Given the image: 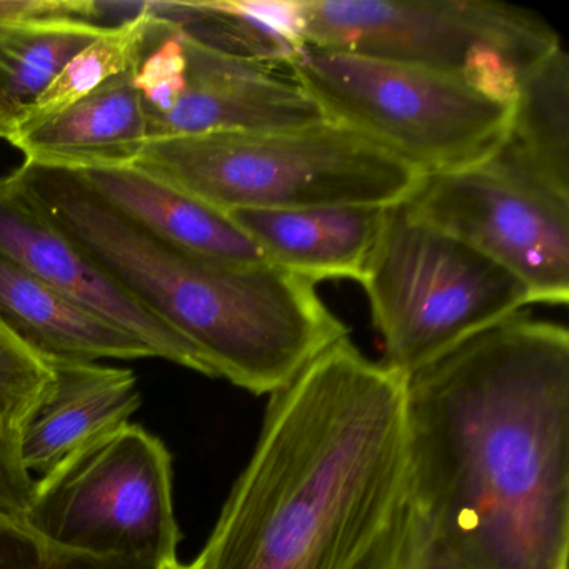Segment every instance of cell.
<instances>
[{
    "label": "cell",
    "mask_w": 569,
    "mask_h": 569,
    "mask_svg": "<svg viewBox=\"0 0 569 569\" xmlns=\"http://www.w3.org/2000/svg\"><path fill=\"white\" fill-rule=\"evenodd\" d=\"M409 501L472 569H568L569 332L519 312L406 379Z\"/></svg>",
    "instance_id": "obj_1"
},
{
    "label": "cell",
    "mask_w": 569,
    "mask_h": 569,
    "mask_svg": "<svg viewBox=\"0 0 569 569\" xmlns=\"http://www.w3.org/2000/svg\"><path fill=\"white\" fill-rule=\"evenodd\" d=\"M406 378L342 338L269 398L198 569H351L408 499Z\"/></svg>",
    "instance_id": "obj_2"
},
{
    "label": "cell",
    "mask_w": 569,
    "mask_h": 569,
    "mask_svg": "<svg viewBox=\"0 0 569 569\" xmlns=\"http://www.w3.org/2000/svg\"><path fill=\"white\" fill-rule=\"evenodd\" d=\"M12 174L136 301L198 349L214 378L271 396L349 336L309 279L269 262L221 264L171 248L72 172L24 162Z\"/></svg>",
    "instance_id": "obj_3"
},
{
    "label": "cell",
    "mask_w": 569,
    "mask_h": 569,
    "mask_svg": "<svg viewBox=\"0 0 569 569\" xmlns=\"http://www.w3.org/2000/svg\"><path fill=\"white\" fill-rule=\"evenodd\" d=\"M131 168L224 212L389 208L409 201L426 179L385 149L328 121L278 131L149 139Z\"/></svg>",
    "instance_id": "obj_4"
},
{
    "label": "cell",
    "mask_w": 569,
    "mask_h": 569,
    "mask_svg": "<svg viewBox=\"0 0 569 569\" xmlns=\"http://www.w3.org/2000/svg\"><path fill=\"white\" fill-rule=\"evenodd\" d=\"M286 66L325 121L425 178L479 164L508 128L511 101L455 76L311 46Z\"/></svg>",
    "instance_id": "obj_5"
},
{
    "label": "cell",
    "mask_w": 569,
    "mask_h": 569,
    "mask_svg": "<svg viewBox=\"0 0 569 569\" xmlns=\"http://www.w3.org/2000/svg\"><path fill=\"white\" fill-rule=\"evenodd\" d=\"M359 284L385 346L382 365L406 379L532 305L516 276L415 218L406 202L382 209Z\"/></svg>",
    "instance_id": "obj_6"
},
{
    "label": "cell",
    "mask_w": 569,
    "mask_h": 569,
    "mask_svg": "<svg viewBox=\"0 0 569 569\" xmlns=\"http://www.w3.org/2000/svg\"><path fill=\"white\" fill-rule=\"evenodd\" d=\"M306 46L418 66L511 101L561 46L538 12L492 0H301Z\"/></svg>",
    "instance_id": "obj_7"
},
{
    "label": "cell",
    "mask_w": 569,
    "mask_h": 569,
    "mask_svg": "<svg viewBox=\"0 0 569 569\" xmlns=\"http://www.w3.org/2000/svg\"><path fill=\"white\" fill-rule=\"evenodd\" d=\"M26 531L64 551L174 561L181 531L164 442L129 422L76 452L39 479Z\"/></svg>",
    "instance_id": "obj_8"
},
{
    "label": "cell",
    "mask_w": 569,
    "mask_h": 569,
    "mask_svg": "<svg viewBox=\"0 0 569 569\" xmlns=\"http://www.w3.org/2000/svg\"><path fill=\"white\" fill-rule=\"evenodd\" d=\"M406 208L516 276L532 305H568L569 206L485 159L429 176Z\"/></svg>",
    "instance_id": "obj_9"
},
{
    "label": "cell",
    "mask_w": 569,
    "mask_h": 569,
    "mask_svg": "<svg viewBox=\"0 0 569 569\" xmlns=\"http://www.w3.org/2000/svg\"><path fill=\"white\" fill-rule=\"evenodd\" d=\"M0 254L88 311L131 332L156 358L214 378L198 349L136 301L88 249L49 218L14 174L0 178Z\"/></svg>",
    "instance_id": "obj_10"
},
{
    "label": "cell",
    "mask_w": 569,
    "mask_h": 569,
    "mask_svg": "<svg viewBox=\"0 0 569 569\" xmlns=\"http://www.w3.org/2000/svg\"><path fill=\"white\" fill-rule=\"evenodd\" d=\"M186 82L169 111L149 119V139L208 132L278 131L325 121L318 106L272 66L226 54L182 31Z\"/></svg>",
    "instance_id": "obj_11"
},
{
    "label": "cell",
    "mask_w": 569,
    "mask_h": 569,
    "mask_svg": "<svg viewBox=\"0 0 569 569\" xmlns=\"http://www.w3.org/2000/svg\"><path fill=\"white\" fill-rule=\"evenodd\" d=\"M54 388L26 422L19 455L42 478L76 452L129 425L141 408L138 376L99 362L54 361Z\"/></svg>",
    "instance_id": "obj_12"
},
{
    "label": "cell",
    "mask_w": 569,
    "mask_h": 569,
    "mask_svg": "<svg viewBox=\"0 0 569 569\" xmlns=\"http://www.w3.org/2000/svg\"><path fill=\"white\" fill-rule=\"evenodd\" d=\"M72 174L109 208L171 248L221 264L269 262L228 212L169 182L131 166Z\"/></svg>",
    "instance_id": "obj_13"
},
{
    "label": "cell",
    "mask_w": 569,
    "mask_h": 569,
    "mask_svg": "<svg viewBox=\"0 0 569 569\" xmlns=\"http://www.w3.org/2000/svg\"><path fill=\"white\" fill-rule=\"evenodd\" d=\"M382 209L318 206L298 209H238L232 221L272 266L309 281L352 279L365 271Z\"/></svg>",
    "instance_id": "obj_14"
},
{
    "label": "cell",
    "mask_w": 569,
    "mask_h": 569,
    "mask_svg": "<svg viewBox=\"0 0 569 569\" xmlns=\"http://www.w3.org/2000/svg\"><path fill=\"white\" fill-rule=\"evenodd\" d=\"M134 71L111 79L9 142L22 152L26 164L39 168L78 172L131 166L149 141L144 106L132 84Z\"/></svg>",
    "instance_id": "obj_15"
},
{
    "label": "cell",
    "mask_w": 569,
    "mask_h": 569,
    "mask_svg": "<svg viewBox=\"0 0 569 569\" xmlns=\"http://www.w3.org/2000/svg\"><path fill=\"white\" fill-rule=\"evenodd\" d=\"M0 319L49 361L156 358L141 339L0 254Z\"/></svg>",
    "instance_id": "obj_16"
},
{
    "label": "cell",
    "mask_w": 569,
    "mask_h": 569,
    "mask_svg": "<svg viewBox=\"0 0 569 569\" xmlns=\"http://www.w3.org/2000/svg\"><path fill=\"white\" fill-rule=\"evenodd\" d=\"M489 162L569 206V58L562 44L529 69Z\"/></svg>",
    "instance_id": "obj_17"
},
{
    "label": "cell",
    "mask_w": 569,
    "mask_h": 569,
    "mask_svg": "<svg viewBox=\"0 0 569 569\" xmlns=\"http://www.w3.org/2000/svg\"><path fill=\"white\" fill-rule=\"evenodd\" d=\"M108 28L74 16H52L19 22L0 34V98L18 121Z\"/></svg>",
    "instance_id": "obj_18"
},
{
    "label": "cell",
    "mask_w": 569,
    "mask_h": 569,
    "mask_svg": "<svg viewBox=\"0 0 569 569\" xmlns=\"http://www.w3.org/2000/svg\"><path fill=\"white\" fill-rule=\"evenodd\" d=\"M159 21L161 16L154 2H146L121 24L109 26L98 41L69 62L51 88L19 119L12 136L32 131L88 98L106 82L138 68Z\"/></svg>",
    "instance_id": "obj_19"
},
{
    "label": "cell",
    "mask_w": 569,
    "mask_h": 569,
    "mask_svg": "<svg viewBox=\"0 0 569 569\" xmlns=\"http://www.w3.org/2000/svg\"><path fill=\"white\" fill-rule=\"evenodd\" d=\"M52 361L26 345L0 319V429L19 442L26 422L51 395Z\"/></svg>",
    "instance_id": "obj_20"
},
{
    "label": "cell",
    "mask_w": 569,
    "mask_h": 569,
    "mask_svg": "<svg viewBox=\"0 0 569 569\" xmlns=\"http://www.w3.org/2000/svg\"><path fill=\"white\" fill-rule=\"evenodd\" d=\"M351 569H472L436 535L428 519L406 499L385 531Z\"/></svg>",
    "instance_id": "obj_21"
},
{
    "label": "cell",
    "mask_w": 569,
    "mask_h": 569,
    "mask_svg": "<svg viewBox=\"0 0 569 569\" xmlns=\"http://www.w3.org/2000/svg\"><path fill=\"white\" fill-rule=\"evenodd\" d=\"M136 558L91 556L46 545L24 529L0 522V569H158Z\"/></svg>",
    "instance_id": "obj_22"
},
{
    "label": "cell",
    "mask_w": 569,
    "mask_h": 569,
    "mask_svg": "<svg viewBox=\"0 0 569 569\" xmlns=\"http://www.w3.org/2000/svg\"><path fill=\"white\" fill-rule=\"evenodd\" d=\"M38 479L22 465L19 442L0 429V522L24 529Z\"/></svg>",
    "instance_id": "obj_23"
},
{
    "label": "cell",
    "mask_w": 569,
    "mask_h": 569,
    "mask_svg": "<svg viewBox=\"0 0 569 569\" xmlns=\"http://www.w3.org/2000/svg\"><path fill=\"white\" fill-rule=\"evenodd\" d=\"M104 11V2L91 0H0V34L19 22L52 16H74L96 22Z\"/></svg>",
    "instance_id": "obj_24"
},
{
    "label": "cell",
    "mask_w": 569,
    "mask_h": 569,
    "mask_svg": "<svg viewBox=\"0 0 569 569\" xmlns=\"http://www.w3.org/2000/svg\"><path fill=\"white\" fill-rule=\"evenodd\" d=\"M16 122H18V116L0 98V139L8 141L11 138L16 129Z\"/></svg>",
    "instance_id": "obj_25"
},
{
    "label": "cell",
    "mask_w": 569,
    "mask_h": 569,
    "mask_svg": "<svg viewBox=\"0 0 569 569\" xmlns=\"http://www.w3.org/2000/svg\"><path fill=\"white\" fill-rule=\"evenodd\" d=\"M158 569H198L196 562H191V565H182L179 559H174V561L164 562V565L159 566Z\"/></svg>",
    "instance_id": "obj_26"
}]
</instances>
